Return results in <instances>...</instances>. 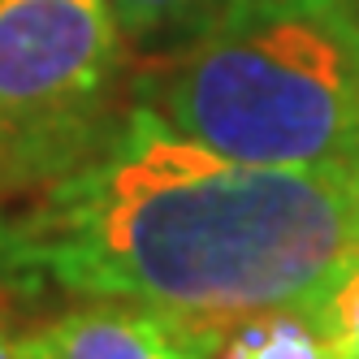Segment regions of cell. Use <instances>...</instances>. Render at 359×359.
Returning a JSON list of instances; mask_svg holds the SVG:
<instances>
[{"mask_svg": "<svg viewBox=\"0 0 359 359\" xmlns=\"http://www.w3.org/2000/svg\"><path fill=\"white\" fill-rule=\"evenodd\" d=\"M355 255L342 169L221 156L147 104L100 121L0 217V281L199 320L316 307Z\"/></svg>", "mask_w": 359, "mask_h": 359, "instance_id": "1", "label": "cell"}, {"mask_svg": "<svg viewBox=\"0 0 359 359\" xmlns=\"http://www.w3.org/2000/svg\"><path fill=\"white\" fill-rule=\"evenodd\" d=\"M139 95L221 156L342 169L359 143V5L234 0L177 39Z\"/></svg>", "mask_w": 359, "mask_h": 359, "instance_id": "2", "label": "cell"}, {"mask_svg": "<svg viewBox=\"0 0 359 359\" xmlns=\"http://www.w3.org/2000/svg\"><path fill=\"white\" fill-rule=\"evenodd\" d=\"M121 39L109 0H0V165L48 173L95 130Z\"/></svg>", "mask_w": 359, "mask_h": 359, "instance_id": "3", "label": "cell"}, {"mask_svg": "<svg viewBox=\"0 0 359 359\" xmlns=\"http://www.w3.org/2000/svg\"><path fill=\"white\" fill-rule=\"evenodd\" d=\"M31 359H187L173 316L126 303H95L27 333Z\"/></svg>", "mask_w": 359, "mask_h": 359, "instance_id": "4", "label": "cell"}, {"mask_svg": "<svg viewBox=\"0 0 359 359\" xmlns=\"http://www.w3.org/2000/svg\"><path fill=\"white\" fill-rule=\"evenodd\" d=\"M187 359H325L312 307H273L243 316H173Z\"/></svg>", "mask_w": 359, "mask_h": 359, "instance_id": "5", "label": "cell"}, {"mask_svg": "<svg viewBox=\"0 0 359 359\" xmlns=\"http://www.w3.org/2000/svg\"><path fill=\"white\" fill-rule=\"evenodd\" d=\"M234 0H109V9L117 18V27L126 39H187L195 35L208 18H217Z\"/></svg>", "mask_w": 359, "mask_h": 359, "instance_id": "6", "label": "cell"}, {"mask_svg": "<svg viewBox=\"0 0 359 359\" xmlns=\"http://www.w3.org/2000/svg\"><path fill=\"white\" fill-rule=\"evenodd\" d=\"M312 312L325 338V359H359V255L342 269V277L325 290Z\"/></svg>", "mask_w": 359, "mask_h": 359, "instance_id": "7", "label": "cell"}, {"mask_svg": "<svg viewBox=\"0 0 359 359\" xmlns=\"http://www.w3.org/2000/svg\"><path fill=\"white\" fill-rule=\"evenodd\" d=\"M0 359H31V342L22 333L5 329V320H0Z\"/></svg>", "mask_w": 359, "mask_h": 359, "instance_id": "8", "label": "cell"}, {"mask_svg": "<svg viewBox=\"0 0 359 359\" xmlns=\"http://www.w3.org/2000/svg\"><path fill=\"white\" fill-rule=\"evenodd\" d=\"M342 173H346V182H351V195H355V208H359V143H355V151L346 156Z\"/></svg>", "mask_w": 359, "mask_h": 359, "instance_id": "9", "label": "cell"}, {"mask_svg": "<svg viewBox=\"0 0 359 359\" xmlns=\"http://www.w3.org/2000/svg\"><path fill=\"white\" fill-rule=\"evenodd\" d=\"M355 5H359V0H355Z\"/></svg>", "mask_w": 359, "mask_h": 359, "instance_id": "10", "label": "cell"}]
</instances>
